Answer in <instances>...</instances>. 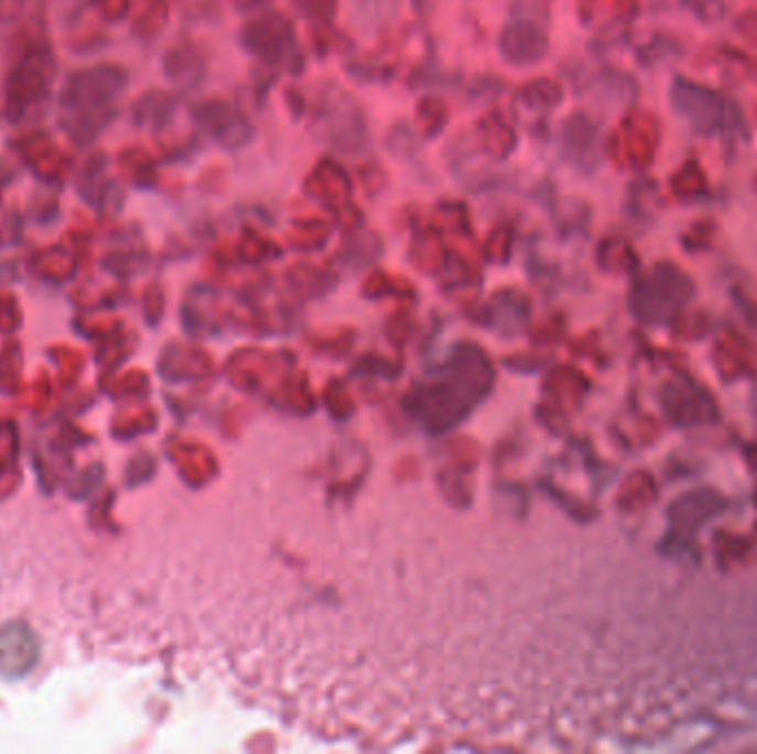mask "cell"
<instances>
[{
    "instance_id": "6da1fadb",
    "label": "cell",
    "mask_w": 757,
    "mask_h": 754,
    "mask_svg": "<svg viewBox=\"0 0 757 754\" xmlns=\"http://www.w3.org/2000/svg\"><path fill=\"white\" fill-rule=\"evenodd\" d=\"M41 657L39 635L23 622L0 626V675L23 677Z\"/></svg>"
}]
</instances>
